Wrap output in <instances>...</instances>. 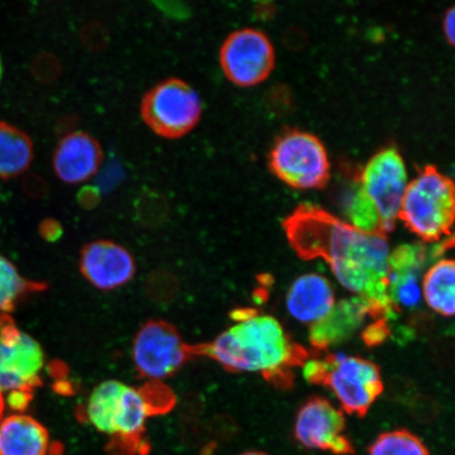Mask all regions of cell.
Listing matches in <instances>:
<instances>
[{
    "label": "cell",
    "instance_id": "6da1fadb",
    "mask_svg": "<svg viewBox=\"0 0 455 455\" xmlns=\"http://www.w3.org/2000/svg\"><path fill=\"white\" fill-rule=\"evenodd\" d=\"M283 227L301 259L326 261L341 286L368 300L386 320L395 316L387 291L391 251L386 235L358 230L310 204L295 209Z\"/></svg>",
    "mask_w": 455,
    "mask_h": 455
},
{
    "label": "cell",
    "instance_id": "7a4b0ae2",
    "mask_svg": "<svg viewBox=\"0 0 455 455\" xmlns=\"http://www.w3.org/2000/svg\"><path fill=\"white\" fill-rule=\"evenodd\" d=\"M235 323L212 343L195 348L228 371L260 373L271 379L286 380L291 368L305 362V351L288 338L281 323L270 315L240 310Z\"/></svg>",
    "mask_w": 455,
    "mask_h": 455
},
{
    "label": "cell",
    "instance_id": "3957f363",
    "mask_svg": "<svg viewBox=\"0 0 455 455\" xmlns=\"http://www.w3.org/2000/svg\"><path fill=\"white\" fill-rule=\"evenodd\" d=\"M157 405L146 390L116 379H107L91 392L84 405V419L122 453L138 451L148 419Z\"/></svg>",
    "mask_w": 455,
    "mask_h": 455
},
{
    "label": "cell",
    "instance_id": "277c9868",
    "mask_svg": "<svg viewBox=\"0 0 455 455\" xmlns=\"http://www.w3.org/2000/svg\"><path fill=\"white\" fill-rule=\"evenodd\" d=\"M44 363L42 345L10 315H0V419L8 411L26 413L42 385Z\"/></svg>",
    "mask_w": 455,
    "mask_h": 455
},
{
    "label": "cell",
    "instance_id": "5b68a950",
    "mask_svg": "<svg viewBox=\"0 0 455 455\" xmlns=\"http://www.w3.org/2000/svg\"><path fill=\"white\" fill-rule=\"evenodd\" d=\"M454 184L434 166H427L409 181L400 210L403 223L426 243L452 238Z\"/></svg>",
    "mask_w": 455,
    "mask_h": 455
},
{
    "label": "cell",
    "instance_id": "8992f818",
    "mask_svg": "<svg viewBox=\"0 0 455 455\" xmlns=\"http://www.w3.org/2000/svg\"><path fill=\"white\" fill-rule=\"evenodd\" d=\"M304 363L305 379L331 390L347 413L363 417L382 394L378 366L363 358L333 354Z\"/></svg>",
    "mask_w": 455,
    "mask_h": 455
},
{
    "label": "cell",
    "instance_id": "52a82bcc",
    "mask_svg": "<svg viewBox=\"0 0 455 455\" xmlns=\"http://www.w3.org/2000/svg\"><path fill=\"white\" fill-rule=\"evenodd\" d=\"M142 121L167 140L189 134L201 121L202 100L196 89L180 78H167L151 88L140 105Z\"/></svg>",
    "mask_w": 455,
    "mask_h": 455
},
{
    "label": "cell",
    "instance_id": "ba28073f",
    "mask_svg": "<svg viewBox=\"0 0 455 455\" xmlns=\"http://www.w3.org/2000/svg\"><path fill=\"white\" fill-rule=\"evenodd\" d=\"M270 168L295 189H321L330 179L325 146L315 135L304 131H289L276 140L271 150Z\"/></svg>",
    "mask_w": 455,
    "mask_h": 455
},
{
    "label": "cell",
    "instance_id": "9c48e42d",
    "mask_svg": "<svg viewBox=\"0 0 455 455\" xmlns=\"http://www.w3.org/2000/svg\"><path fill=\"white\" fill-rule=\"evenodd\" d=\"M195 355V347L188 345L179 330L166 321L145 323L133 339L134 366L151 382L172 377Z\"/></svg>",
    "mask_w": 455,
    "mask_h": 455
},
{
    "label": "cell",
    "instance_id": "30bf717a",
    "mask_svg": "<svg viewBox=\"0 0 455 455\" xmlns=\"http://www.w3.org/2000/svg\"><path fill=\"white\" fill-rule=\"evenodd\" d=\"M408 184L405 161L395 148L375 153L363 169L360 186L377 208L385 235L394 230L400 218Z\"/></svg>",
    "mask_w": 455,
    "mask_h": 455
},
{
    "label": "cell",
    "instance_id": "8fae6325",
    "mask_svg": "<svg viewBox=\"0 0 455 455\" xmlns=\"http://www.w3.org/2000/svg\"><path fill=\"white\" fill-rule=\"evenodd\" d=\"M220 64L226 77L238 87L266 81L275 66V50L264 32L243 28L232 32L221 44Z\"/></svg>",
    "mask_w": 455,
    "mask_h": 455
},
{
    "label": "cell",
    "instance_id": "7c38bea8",
    "mask_svg": "<svg viewBox=\"0 0 455 455\" xmlns=\"http://www.w3.org/2000/svg\"><path fill=\"white\" fill-rule=\"evenodd\" d=\"M345 430L343 412L321 397H313L305 403L295 419V437L301 445L335 455L355 454L354 445Z\"/></svg>",
    "mask_w": 455,
    "mask_h": 455
},
{
    "label": "cell",
    "instance_id": "4fadbf2b",
    "mask_svg": "<svg viewBox=\"0 0 455 455\" xmlns=\"http://www.w3.org/2000/svg\"><path fill=\"white\" fill-rule=\"evenodd\" d=\"M79 269L85 281L102 291L126 286L136 273L133 255L113 241L100 240L85 244L79 255Z\"/></svg>",
    "mask_w": 455,
    "mask_h": 455
},
{
    "label": "cell",
    "instance_id": "5bb4252c",
    "mask_svg": "<svg viewBox=\"0 0 455 455\" xmlns=\"http://www.w3.org/2000/svg\"><path fill=\"white\" fill-rule=\"evenodd\" d=\"M427 255L423 244L406 243L390 252L387 291L392 312L414 309L423 299L422 273Z\"/></svg>",
    "mask_w": 455,
    "mask_h": 455
},
{
    "label": "cell",
    "instance_id": "9a60e30c",
    "mask_svg": "<svg viewBox=\"0 0 455 455\" xmlns=\"http://www.w3.org/2000/svg\"><path fill=\"white\" fill-rule=\"evenodd\" d=\"M100 141L85 132H73L59 142L53 155L57 178L66 184H83L98 173L102 163Z\"/></svg>",
    "mask_w": 455,
    "mask_h": 455
},
{
    "label": "cell",
    "instance_id": "2e32d148",
    "mask_svg": "<svg viewBox=\"0 0 455 455\" xmlns=\"http://www.w3.org/2000/svg\"><path fill=\"white\" fill-rule=\"evenodd\" d=\"M371 316L384 317L368 300L358 297L340 300L322 322L311 327V344L323 349L341 343L351 338Z\"/></svg>",
    "mask_w": 455,
    "mask_h": 455
},
{
    "label": "cell",
    "instance_id": "e0dca14e",
    "mask_svg": "<svg viewBox=\"0 0 455 455\" xmlns=\"http://www.w3.org/2000/svg\"><path fill=\"white\" fill-rule=\"evenodd\" d=\"M335 293L331 283L318 273H307L295 280L287 292L286 306L295 321L315 326L333 307Z\"/></svg>",
    "mask_w": 455,
    "mask_h": 455
},
{
    "label": "cell",
    "instance_id": "ac0fdd59",
    "mask_svg": "<svg viewBox=\"0 0 455 455\" xmlns=\"http://www.w3.org/2000/svg\"><path fill=\"white\" fill-rule=\"evenodd\" d=\"M52 442L49 431L26 413L0 419V455H50Z\"/></svg>",
    "mask_w": 455,
    "mask_h": 455
},
{
    "label": "cell",
    "instance_id": "d6986e66",
    "mask_svg": "<svg viewBox=\"0 0 455 455\" xmlns=\"http://www.w3.org/2000/svg\"><path fill=\"white\" fill-rule=\"evenodd\" d=\"M455 267L452 259H442L424 273L422 293L426 304L442 316L451 317L455 310Z\"/></svg>",
    "mask_w": 455,
    "mask_h": 455
},
{
    "label": "cell",
    "instance_id": "ffe728a7",
    "mask_svg": "<svg viewBox=\"0 0 455 455\" xmlns=\"http://www.w3.org/2000/svg\"><path fill=\"white\" fill-rule=\"evenodd\" d=\"M34 157L33 141L24 131L0 122V180L26 172Z\"/></svg>",
    "mask_w": 455,
    "mask_h": 455
},
{
    "label": "cell",
    "instance_id": "44dd1931",
    "mask_svg": "<svg viewBox=\"0 0 455 455\" xmlns=\"http://www.w3.org/2000/svg\"><path fill=\"white\" fill-rule=\"evenodd\" d=\"M44 289L43 283L28 280L9 259L0 255V315H9L28 295Z\"/></svg>",
    "mask_w": 455,
    "mask_h": 455
},
{
    "label": "cell",
    "instance_id": "7402d4cb",
    "mask_svg": "<svg viewBox=\"0 0 455 455\" xmlns=\"http://www.w3.org/2000/svg\"><path fill=\"white\" fill-rule=\"evenodd\" d=\"M344 212L347 223L356 229L385 235L378 210L360 185L346 198Z\"/></svg>",
    "mask_w": 455,
    "mask_h": 455
},
{
    "label": "cell",
    "instance_id": "603a6c76",
    "mask_svg": "<svg viewBox=\"0 0 455 455\" xmlns=\"http://www.w3.org/2000/svg\"><path fill=\"white\" fill-rule=\"evenodd\" d=\"M369 455H430L417 435L407 430L380 435L369 448Z\"/></svg>",
    "mask_w": 455,
    "mask_h": 455
},
{
    "label": "cell",
    "instance_id": "cb8c5ba5",
    "mask_svg": "<svg viewBox=\"0 0 455 455\" xmlns=\"http://www.w3.org/2000/svg\"><path fill=\"white\" fill-rule=\"evenodd\" d=\"M39 230L43 237L47 238L48 241H55L60 236L62 229L59 221L47 220L43 221Z\"/></svg>",
    "mask_w": 455,
    "mask_h": 455
},
{
    "label": "cell",
    "instance_id": "d4e9b609",
    "mask_svg": "<svg viewBox=\"0 0 455 455\" xmlns=\"http://www.w3.org/2000/svg\"><path fill=\"white\" fill-rule=\"evenodd\" d=\"M443 31L445 34L448 44H454L455 34V10L451 8L445 13L443 20Z\"/></svg>",
    "mask_w": 455,
    "mask_h": 455
},
{
    "label": "cell",
    "instance_id": "484cf974",
    "mask_svg": "<svg viewBox=\"0 0 455 455\" xmlns=\"http://www.w3.org/2000/svg\"><path fill=\"white\" fill-rule=\"evenodd\" d=\"M99 192L93 189V188H84V189L79 192L78 201L84 208L94 207L95 204L99 203Z\"/></svg>",
    "mask_w": 455,
    "mask_h": 455
},
{
    "label": "cell",
    "instance_id": "4316f807",
    "mask_svg": "<svg viewBox=\"0 0 455 455\" xmlns=\"http://www.w3.org/2000/svg\"><path fill=\"white\" fill-rule=\"evenodd\" d=\"M241 455H268V454H266L264 452H259V451H249V452H244Z\"/></svg>",
    "mask_w": 455,
    "mask_h": 455
},
{
    "label": "cell",
    "instance_id": "83f0119b",
    "mask_svg": "<svg viewBox=\"0 0 455 455\" xmlns=\"http://www.w3.org/2000/svg\"><path fill=\"white\" fill-rule=\"evenodd\" d=\"M3 72H4L3 61H2V57H0V82H2Z\"/></svg>",
    "mask_w": 455,
    "mask_h": 455
}]
</instances>
